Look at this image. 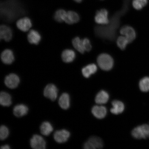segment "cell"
<instances>
[{
    "label": "cell",
    "mask_w": 149,
    "mask_h": 149,
    "mask_svg": "<svg viewBox=\"0 0 149 149\" xmlns=\"http://www.w3.org/2000/svg\"><path fill=\"white\" fill-rule=\"evenodd\" d=\"M134 138L146 139L149 138V124H145L136 127L132 132Z\"/></svg>",
    "instance_id": "6da1fadb"
},
{
    "label": "cell",
    "mask_w": 149,
    "mask_h": 149,
    "mask_svg": "<svg viewBox=\"0 0 149 149\" xmlns=\"http://www.w3.org/2000/svg\"><path fill=\"white\" fill-rule=\"evenodd\" d=\"M97 63L100 68L105 71L111 70L113 65L112 58L107 54H102L99 56L97 58Z\"/></svg>",
    "instance_id": "7a4b0ae2"
},
{
    "label": "cell",
    "mask_w": 149,
    "mask_h": 149,
    "mask_svg": "<svg viewBox=\"0 0 149 149\" xmlns=\"http://www.w3.org/2000/svg\"><path fill=\"white\" fill-rule=\"evenodd\" d=\"M103 146L102 139L96 136H93L89 138L84 145L85 149H96L102 148Z\"/></svg>",
    "instance_id": "3957f363"
},
{
    "label": "cell",
    "mask_w": 149,
    "mask_h": 149,
    "mask_svg": "<svg viewBox=\"0 0 149 149\" xmlns=\"http://www.w3.org/2000/svg\"><path fill=\"white\" fill-rule=\"evenodd\" d=\"M96 23L100 25H107L109 23L108 12L105 9H102L97 11L95 17Z\"/></svg>",
    "instance_id": "277c9868"
},
{
    "label": "cell",
    "mask_w": 149,
    "mask_h": 149,
    "mask_svg": "<svg viewBox=\"0 0 149 149\" xmlns=\"http://www.w3.org/2000/svg\"><path fill=\"white\" fill-rule=\"evenodd\" d=\"M31 146L35 149H44L46 148V142L41 136L35 135L33 136L30 140Z\"/></svg>",
    "instance_id": "5b68a950"
},
{
    "label": "cell",
    "mask_w": 149,
    "mask_h": 149,
    "mask_svg": "<svg viewBox=\"0 0 149 149\" xmlns=\"http://www.w3.org/2000/svg\"><path fill=\"white\" fill-rule=\"evenodd\" d=\"M58 92V90L56 86L51 84L47 85L45 88L44 95L45 97L54 101L57 98Z\"/></svg>",
    "instance_id": "8992f818"
},
{
    "label": "cell",
    "mask_w": 149,
    "mask_h": 149,
    "mask_svg": "<svg viewBox=\"0 0 149 149\" xmlns=\"http://www.w3.org/2000/svg\"><path fill=\"white\" fill-rule=\"evenodd\" d=\"M20 83L19 77L16 74H10L6 76L5 79V84L8 88L14 89L18 86Z\"/></svg>",
    "instance_id": "52a82bcc"
},
{
    "label": "cell",
    "mask_w": 149,
    "mask_h": 149,
    "mask_svg": "<svg viewBox=\"0 0 149 149\" xmlns=\"http://www.w3.org/2000/svg\"><path fill=\"white\" fill-rule=\"evenodd\" d=\"M120 32L123 36L125 37L128 39L130 43L135 40L136 33L134 29L129 26H125L121 28Z\"/></svg>",
    "instance_id": "ba28073f"
},
{
    "label": "cell",
    "mask_w": 149,
    "mask_h": 149,
    "mask_svg": "<svg viewBox=\"0 0 149 149\" xmlns=\"http://www.w3.org/2000/svg\"><path fill=\"white\" fill-rule=\"evenodd\" d=\"M70 136V132L65 130H57L54 134L55 140L59 143L66 142Z\"/></svg>",
    "instance_id": "9c48e42d"
},
{
    "label": "cell",
    "mask_w": 149,
    "mask_h": 149,
    "mask_svg": "<svg viewBox=\"0 0 149 149\" xmlns=\"http://www.w3.org/2000/svg\"><path fill=\"white\" fill-rule=\"evenodd\" d=\"M16 26L20 31L26 32L32 27V24L30 19L27 17H24L18 20L16 23Z\"/></svg>",
    "instance_id": "30bf717a"
},
{
    "label": "cell",
    "mask_w": 149,
    "mask_h": 149,
    "mask_svg": "<svg viewBox=\"0 0 149 149\" xmlns=\"http://www.w3.org/2000/svg\"><path fill=\"white\" fill-rule=\"evenodd\" d=\"M13 33L10 28L8 26L3 25L0 27V38L5 41L9 42L12 40Z\"/></svg>",
    "instance_id": "8fae6325"
},
{
    "label": "cell",
    "mask_w": 149,
    "mask_h": 149,
    "mask_svg": "<svg viewBox=\"0 0 149 149\" xmlns=\"http://www.w3.org/2000/svg\"><path fill=\"white\" fill-rule=\"evenodd\" d=\"M1 59L3 63L5 64H12L15 60L13 52L10 49H5L1 53Z\"/></svg>",
    "instance_id": "7c38bea8"
},
{
    "label": "cell",
    "mask_w": 149,
    "mask_h": 149,
    "mask_svg": "<svg viewBox=\"0 0 149 149\" xmlns=\"http://www.w3.org/2000/svg\"><path fill=\"white\" fill-rule=\"evenodd\" d=\"M93 114L96 118L102 119L104 118L107 114V108L102 106H95L92 110Z\"/></svg>",
    "instance_id": "4fadbf2b"
},
{
    "label": "cell",
    "mask_w": 149,
    "mask_h": 149,
    "mask_svg": "<svg viewBox=\"0 0 149 149\" xmlns=\"http://www.w3.org/2000/svg\"><path fill=\"white\" fill-rule=\"evenodd\" d=\"M41 36L40 33L35 30H31L27 35V40L30 43L38 45L41 40Z\"/></svg>",
    "instance_id": "5bb4252c"
},
{
    "label": "cell",
    "mask_w": 149,
    "mask_h": 149,
    "mask_svg": "<svg viewBox=\"0 0 149 149\" xmlns=\"http://www.w3.org/2000/svg\"><path fill=\"white\" fill-rule=\"evenodd\" d=\"M79 20V16L77 12L72 10L67 11V15L64 21L65 23L71 25L77 23Z\"/></svg>",
    "instance_id": "9a60e30c"
},
{
    "label": "cell",
    "mask_w": 149,
    "mask_h": 149,
    "mask_svg": "<svg viewBox=\"0 0 149 149\" xmlns=\"http://www.w3.org/2000/svg\"><path fill=\"white\" fill-rule=\"evenodd\" d=\"M61 57L64 62L67 63H72L75 58L76 54L73 50L66 49L62 52Z\"/></svg>",
    "instance_id": "2e32d148"
},
{
    "label": "cell",
    "mask_w": 149,
    "mask_h": 149,
    "mask_svg": "<svg viewBox=\"0 0 149 149\" xmlns=\"http://www.w3.org/2000/svg\"><path fill=\"white\" fill-rule=\"evenodd\" d=\"M113 107L111 109V112L115 115L122 113L124 111L125 106L122 102L118 100H114L112 102Z\"/></svg>",
    "instance_id": "e0dca14e"
},
{
    "label": "cell",
    "mask_w": 149,
    "mask_h": 149,
    "mask_svg": "<svg viewBox=\"0 0 149 149\" xmlns=\"http://www.w3.org/2000/svg\"><path fill=\"white\" fill-rule=\"evenodd\" d=\"M97 70V67L94 64H90L84 67L82 69L83 75L85 78L90 77L92 74L95 73Z\"/></svg>",
    "instance_id": "ac0fdd59"
},
{
    "label": "cell",
    "mask_w": 149,
    "mask_h": 149,
    "mask_svg": "<svg viewBox=\"0 0 149 149\" xmlns=\"http://www.w3.org/2000/svg\"><path fill=\"white\" fill-rule=\"evenodd\" d=\"M29 109L24 104H19L15 107L13 109L14 114L16 117H20L27 114Z\"/></svg>",
    "instance_id": "d6986e66"
},
{
    "label": "cell",
    "mask_w": 149,
    "mask_h": 149,
    "mask_svg": "<svg viewBox=\"0 0 149 149\" xmlns=\"http://www.w3.org/2000/svg\"><path fill=\"white\" fill-rule=\"evenodd\" d=\"M59 104L62 109L66 110L70 107V98L68 93H64L61 95L59 100Z\"/></svg>",
    "instance_id": "ffe728a7"
},
{
    "label": "cell",
    "mask_w": 149,
    "mask_h": 149,
    "mask_svg": "<svg viewBox=\"0 0 149 149\" xmlns=\"http://www.w3.org/2000/svg\"><path fill=\"white\" fill-rule=\"evenodd\" d=\"M109 99V95L108 93L105 91H100L96 95L95 101L97 104H103L107 103Z\"/></svg>",
    "instance_id": "44dd1931"
},
{
    "label": "cell",
    "mask_w": 149,
    "mask_h": 149,
    "mask_svg": "<svg viewBox=\"0 0 149 149\" xmlns=\"http://www.w3.org/2000/svg\"><path fill=\"white\" fill-rule=\"evenodd\" d=\"M67 14V11L63 8H59L54 12V17L57 22L62 23L65 21Z\"/></svg>",
    "instance_id": "7402d4cb"
},
{
    "label": "cell",
    "mask_w": 149,
    "mask_h": 149,
    "mask_svg": "<svg viewBox=\"0 0 149 149\" xmlns=\"http://www.w3.org/2000/svg\"><path fill=\"white\" fill-rule=\"evenodd\" d=\"M12 98L8 93L2 92L0 95V104L3 107H9L12 104Z\"/></svg>",
    "instance_id": "603a6c76"
},
{
    "label": "cell",
    "mask_w": 149,
    "mask_h": 149,
    "mask_svg": "<svg viewBox=\"0 0 149 149\" xmlns=\"http://www.w3.org/2000/svg\"><path fill=\"white\" fill-rule=\"evenodd\" d=\"M53 126L48 122H45L42 123L40 127L41 133L45 136L49 135L53 131Z\"/></svg>",
    "instance_id": "cb8c5ba5"
},
{
    "label": "cell",
    "mask_w": 149,
    "mask_h": 149,
    "mask_svg": "<svg viewBox=\"0 0 149 149\" xmlns=\"http://www.w3.org/2000/svg\"><path fill=\"white\" fill-rule=\"evenodd\" d=\"M72 44L74 47L79 53L84 54L85 50L84 49L83 40H81L79 37H76L72 40Z\"/></svg>",
    "instance_id": "d4e9b609"
},
{
    "label": "cell",
    "mask_w": 149,
    "mask_h": 149,
    "mask_svg": "<svg viewBox=\"0 0 149 149\" xmlns=\"http://www.w3.org/2000/svg\"><path fill=\"white\" fill-rule=\"evenodd\" d=\"M140 90L144 93L149 92V77H145L141 79L139 83Z\"/></svg>",
    "instance_id": "484cf974"
},
{
    "label": "cell",
    "mask_w": 149,
    "mask_h": 149,
    "mask_svg": "<svg viewBox=\"0 0 149 149\" xmlns=\"http://www.w3.org/2000/svg\"><path fill=\"white\" fill-rule=\"evenodd\" d=\"M148 0H133L132 5L137 10H140L148 5Z\"/></svg>",
    "instance_id": "4316f807"
},
{
    "label": "cell",
    "mask_w": 149,
    "mask_h": 149,
    "mask_svg": "<svg viewBox=\"0 0 149 149\" xmlns=\"http://www.w3.org/2000/svg\"><path fill=\"white\" fill-rule=\"evenodd\" d=\"M129 43L128 39L124 36L119 37L117 40V46L122 50L125 49L127 45Z\"/></svg>",
    "instance_id": "83f0119b"
},
{
    "label": "cell",
    "mask_w": 149,
    "mask_h": 149,
    "mask_svg": "<svg viewBox=\"0 0 149 149\" xmlns=\"http://www.w3.org/2000/svg\"><path fill=\"white\" fill-rule=\"evenodd\" d=\"M9 134V130L7 127L2 125L0 128V138L1 140L6 139Z\"/></svg>",
    "instance_id": "f1b7e54d"
},
{
    "label": "cell",
    "mask_w": 149,
    "mask_h": 149,
    "mask_svg": "<svg viewBox=\"0 0 149 149\" xmlns=\"http://www.w3.org/2000/svg\"><path fill=\"white\" fill-rule=\"evenodd\" d=\"M84 49L85 51L89 52L92 49V46L91 45L90 40L88 38H85L83 40Z\"/></svg>",
    "instance_id": "f546056e"
},
{
    "label": "cell",
    "mask_w": 149,
    "mask_h": 149,
    "mask_svg": "<svg viewBox=\"0 0 149 149\" xmlns=\"http://www.w3.org/2000/svg\"><path fill=\"white\" fill-rule=\"evenodd\" d=\"M10 146L8 145H6L3 146H1V149H10Z\"/></svg>",
    "instance_id": "4dcf8cb0"
},
{
    "label": "cell",
    "mask_w": 149,
    "mask_h": 149,
    "mask_svg": "<svg viewBox=\"0 0 149 149\" xmlns=\"http://www.w3.org/2000/svg\"><path fill=\"white\" fill-rule=\"evenodd\" d=\"M73 1L77 3H80L83 1V0H73Z\"/></svg>",
    "instance_id": "1f68e13d"
}]
</instances>
